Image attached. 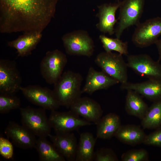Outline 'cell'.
Returning a JSON list of instances; mask_svg holds the SVG:
<instances>
[{
    "mask_svg": "<svg viewBox=\"0 0 161 161\" xmlns=\"http://www.w3.org/2000/svg\"><path fill=\"white\" fill-rule=\"evenodd\" d=\"M96 125V138L104 140L109 139L114 136L121 126L119 116L111 112L102 117Z\"/></svg>",
    "mask_w": 161,
    "mask_h": 161,
    "instance_id": "20",
    "label": "cell"
},
{
    "mask_svg": "<svg viewBox=\"0 0 161 161\" xmlns=\"http://www.w3.org/2000/svg\"><path fill=\"white\" fill-rule=\"evenodd\" d=\"M0 154L4 158L9 159L13 154V148L12 143L7 139L0 137Z\"/></svg>",
    "mask_w": 161,
    "mask_h": 161,
    "instance_id": "31",
    "label": "cell"
},
{
    "mask_svg": "<svg viewBox=\"0 0 161 161\" xmlns=\"http://www.w3.org/2000/svg\"><path fill=\"white\" fill-rule=\"evenodd\" d=\"M141 125L143 129H155L161 127V99L153 102L148 107Z\"/></svg>",
    "mask_w": 161,
    "mask_h": 161,
    "instance_id": "25",
    "label": "cell"
},
{
    "mask_svg": "<svg viewBox=\"0 0 161 161\" xmlns=\"http://www.w3.org/2000/svg\"><path fill=\"white\" fill-rule=\"evenodd\" d=\"M127 91L125 106L126 111L129 114L142 120L148 111V105L137 93L131 90Z\"/></svg>",
    "mask_w": 161,
    "mask_h": 161,
    "instance_id": "23",
    "label": "cell"
},
{
    "mask_svg": "<svg viewBox=\"0 0 161 161\" xmlns=\"http://www.w3.org/2000/svg\"><path fill=\"white\" fill-rule=\"evenodd\" d=\"M93 161H117V157L111 149L102 148L95 152Z\"/></svg>",
    "mask_w": 161,
    "mask_h": 161,
    "instance_id": "29",
    "label": "cell"
},
{
    "mask_svg": "<svg viewBox=\"0 0 161 161\" xmlns=\"http://www.w3.org/2000/svg\"><path fill=\"white\" fill-rule=\"evenodd\" d=\"M119 83L102 71H98L91 67L88 70L82 92L92 95L97 91L107 89Z\"/></svg>",
    "mask_w": 161,
    "mask_h": 161,
    "instance_id": "16",
    "label": "cell"
},
{
    "mask_svg": "<svg viewBox=\"0 0 161 161\" xmlns=\"http://www.w3.org/2000/svg\"><path fill=\"white\" fill-rule=\"evenodd\" d=\"M62 40L69 55L90 57L93 54L94 42L86 30H79L67 33L63 36Z\"/></svg>",
    "mask_w": 161,
    "mask_h": 161,
    "instance_id": "4",
    "label": "cell"
},
{
    "mask_svg": "<svg viewBox=\"0 0 161 161\" xmlns=\"http://www.w3.org/2000/svg\"><path fill=\"white\" fill-rule=\"evenodd\" d=\"M19 109L22 125L38 137L49 136L52 128L45 109L30 106Z\"/></svg>",
    "mask_w": 161,
    "mask_h": 161,
    "instance_id": "3",
    "label": "cell"
},
{
    "mask_svg": "<svg viewBox=\"0 0 161 161\" xmlns=\"http://www.w3.org/2000/svg\"><path fill=\"white\" fill-rule=\"evenodd\" d=\"M145 0H123L121 1L117 26L115 28L116 38H120L123 31L131 26L139 24L143 13Z\"/></svg>",
    "mask_w": 161,
    "mask_h": 161,
    "instance_id": "6",
    "label": "cell"
},
{
    "mask_svg": "<svg viewBox=\"0 0 161 161\" xmlns=\"http://www.w3.org/2000/svg\"><path fill=\"white\" fill-rule=\"evenodd\" d=\"M157 48L159 55V60L161 59V38L158 39L155 44Z\"/></svg>",
    "mask_w": 161,
    "mask_h": 161,
    "instance_id": "32",
    "label": "cell"
},
{
    "mask_svg": "<svg viewBox=\"0 0 161 161\" xmlns=\"http://www.w3.org/2000/svg\"><path fill=\"white\" fill-rule=\"evenodd\" d=\"M97 138L91 133L80 134L78 143L75 161H93L94 148Z\"/></svg>",
    "mask_w": 161,
    "mask_h": 161,
    "instance_id": "22",
    "label": "cell"
},
{
    "mask_svg": "<svg viewBox=\"0 0 161 161\" xmlns=\"http://www.w3.org/2000/svg\"><path fill=\"white\" fill-rule=\"evenodd\" d=\"M143 143L161 148V127L146 135Z\"/></svg>",
    "mask_w": 161,
    "mask_h": 161,
    "instance_id": "30",
    "label": "cell"
},
{
    "mask_svg": "<svg viewBox=\"0 0 161 161\" xmlns=\"http://www.w3.org/2000/svg\"><path fill=\"white\" fill-rule=\"evenodd\" d=\"M22 78L16 62L0 59V93L14 94L20 90Z\"/></svg>",
    "mask_w": 161,
    "mask_h": 161,
    "instance_id": "10",
    "label": "cell"
},
{
    "mask_svg": "<svg viewBox=\"0 0 161 161\" xmlns=\"http://www.w3.org/2000/svg\"><path fill=\"white\" fill-rule=\"evenodd\" d=\"M83 78L81 74L71 70L64 72L54 84L52 90L60 106L69 108L81 97V84Z\"/></svg>",
    "mask_w": 161,
    "mask_h": 161,
    "instance_id": "2",
    "label": "cell"
},
{
    "mask_svg": "<svg viewBox=\"0 0 161 161\" xmlns=\"http://www.w3.org/2000/svg\"><path fill=\"white\" fill-rule=\"evenodd\" d=\"M132 36V41L136 46L144 48L155 44L161 35V18L157 17L140 23Z\"/></svg>",
    "mask_w": 161,
    "mask_h": 161,
    "instance_id": "9",
    "label": "cell"
},
{
    "mask_svg": "<svg viewBox=\"0 0 161 161\" xmlns=\"http://www.w3.org/2000/svg\"><path fill=\"white\" fill-rule=\"evenodd\" d=\"M69 108L85 120L96 125L102 117L103 113L100 104L88 97H80Z\"/></svg>",
    "mask_w": 161,
    "mask_h": 161,
    "instance_id": "14",
    "label": "cell"
},
{
    "mask_svg": "<svg viewBox=\"0 0 161 161\" xmlns=\"http://www.w3.org/2000/svg\"><path fill=\"white\" fill-rule=\"evenodd\" d=\"M42 37L41 32L25 33L17 38L8 42L7 45L16 50L18 56L25 57L31 54L32 51L35 49Z\"/></svg>",
    "mask_w": 161,
    "mask_h": 161,
    "instance_id": "19",
    "label": "cell"
},
{
    "mask_svg": "<svg viewBox=\"0 0 161 161\" xmlns=\"http://www.w3.org/2000/svg\"><path fill=\"white\" fill-rule=\"evenodd\" d=\"M121 1H118L104 3L97 6L98 12L96 16L98 19V22L96 26L100 31L111 35L114 33V26L118 21L115 17V13Z\"/></svg>",
    "mask_w": 161,
    "mask_h": 161,
    "instance_id": "15",
    "label": "cell"
},
{
    "mask_svg": "<svg viewBox=\"0 0 161 161\" xmlns=\"http://www.w3.org/2000/svg\"><path fill=\"white\" fill-rule=\"evenodd\" d=\"M48 119L51 128L56 134L71 132L80 127L93 124L80 118L70 110L65 112L52 111Z\"/></svg>",
    "mask_w": 161,
    "mask_h": 161,
    "instance_id": "8",
    "label": "cell"
},
{
    "mask_svg": "<svg viewBox=\"0 0 161 161\" xmlns=\"http://www.w3.org/2000/svg\"><path fill=\"white\" fill-rule=\"evenodd\" d=\"M148 157L147 151L141 148L128 151L122 155L121 159L122 161H146Z\"/></svg>",
    "mask_w": 161,
    "mask_h": 161,
    "instance_id": "28",
    "label": "cell"
},
{
    "mask_svg": "<svg viewBox=\"0 0 161 161\" xmlns=\"http://www.w3.org/2000/svg\"><path fill=\"white\" fill-rule=\"evenodd\" d=\"M146 135L140 126L128 124L121 125L114 136L123 143L135 145L143 143Z\"/></svg>",
    "mask_w": 161,
    "mask_h": 161,
    "instance_id": "21",
    "label": "cell"
},
{
    "mask_svg": "<svg viewBox=\"0 0 161 161\" xmlns=\"http://www.w3.org/2000/svg\"><path fill=\"white\" fill-rule=\"evenodd\" d=\"M95 62L102 71L121 84L128 82V66L122 55L112 52H102L97 55Z\"/></svg>",
    "mask_w": 161,
    "mask_h": 161,
    "instance_id": "5",
    "label": "cell"
},
{
    "mask_svg": "<svg viewBox=\"0 0 161 161\" xmlns=\"http://www.w3.org/2000/svg\"><path fill=\"white\" fill-rule=\"evenodd\" d=\"M60 0H0V32H41L55 16Z\"/></svg>",
    "mask_w": 161,
    "mask_h": 161,
    "instance_id": "1",
    "label": "cell"
},
{
    "mask_svg": "<svg viewBox=\"0 0 161 161\" xmlns=\"http://www.w3.org/2000/svg\"><path fill=\"white\" fill-rule=\"evenodd\" d=\"M20 90L29 101L46 110H56L60 106L53 90L47 87L29 85L21 86Z\"/></svg>",
    "mask_w": 161,
    "mask_h": 161,
    "instance_id": "11",
    "label": "cell"
},
{
    "mask_svg": "<svg viewBox=\"0 0 161 161\" xmlns=\"http://www.w3.org/2000/svg\"><path fill=\"white\" fill-rule=\"evenodd\" d=\"M99 39L105 52H110L114 51L122 55L128 54V44L127 42H123L117 38H110L105 35H100Z\"/></svg>",
    "mask_w": 161,
    "mask_h": 161,
    "instance_id": "26",
    "label": "cell"
},
{
    "mask_svg": "<svg viewBox=\"0 0 161 161\" xmlns=\"http://www.w3.org/2000/svg\"><path fill=\"white\" fill-rule=\"evenodd\" d=\"M126 63L128 67L141 76L148 79H161V64L147 54L129 55Z\"/></svg>",
    "mask_w": 161,
    "mask_h": 161,
    "instance_id": "12",
    "label": "cell"
},
{
    "mask_svg": "<svg viewBox=\"0 0 161 161\" xmlns=\"http://www.w3.org/2000/svg\"><path fill=\"white\" fill-rule=\"evenodd\" d=\"M41 161H65L53 144L48 141L46 137H38L35 148Z\"/></svg>",
    "mask_w": 161,
    "mask_h": 161,
    "instance_id": "24",
    "label": "cell"
},
{
    "mask_svg": "<svg viewBox=\"0 0 161 161\" xmlns=\"http://www.w3.org/2000/svg\"><path fill=\"white\" fill-rule=\"evenodd\" d=\"M122 89L131 90L153 102L161 99V79H148L146 81L121 84Z\"/></svg>",
    "mask_w": 161,
    "mask_h": 161,
    "instance_id": "17",
    "label": "cell"
},
{
    "mask_svg": "<svg viewBox=\"0 0 161 161\" xmlns=\"http://www.w3.org/2000/svg\"><path fill=\"white\" fill-rule=\"evenodd\" d=\"M67 62L66 55L61 51H47L40 63L42 76L48 83L54 84L61 76Z\"/></svg>",
    "mask_w": 161,
    "mask_h": 161,
    "instance_id": "7",
    "label": "cell"
},
{
    "mask_svg": "<svg viewBox=\"0 0 161 161\" xmlns=\"http://www.w3.org/2000/svg\"><path fill=\"white\" fill-rule=\"evenodd\" d=\"M20 99L14 94L0 93V113H8L12 110L20 109Z\"/></svg>",
    "mask_w": 161,
    "mask_h": 161,
    "instance_id": "27",
    "label": "cell"
},
{
    "mask_svg": "<svg viewBox=\"0 0 161 161\" xmlns=\"http://www.w3.org/2000/svg\"><path fill=\"white\" fill-rule=\"evenodd\" d=\"M4 132L7 137L17 147L24 149L35 148V136L23 125L10 121Z\"/></svg>",
    "mask_w": 161,
    "mask_h": 161,
    "instance_id": "13",
    "label": "cell"
},
{
    "mask_svg": "<svg viewBox=\"0 0 161 161\" xmlns=\"http://www.w3.org/2000/svg\"><path fill=\"white\" fill-rule=\"evenodd\" d=\"M49 137L66 160L75 161L78 143L74 133L50 134Z\"/></svg>",
    "mask_w": 161,
    "mask_h": 161,
    "instance_id": "18",
    "label": "cell"
}]
</instances>
